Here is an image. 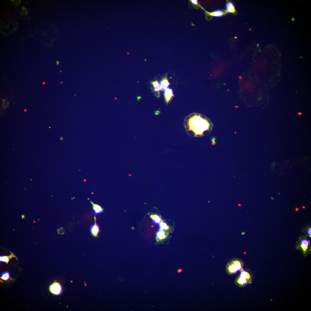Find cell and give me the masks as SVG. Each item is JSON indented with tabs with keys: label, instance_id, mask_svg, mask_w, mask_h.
Masks as SVG:
<instances>
[{
	"label": "cell",
	"instance_id": "obj_23",
	"mask_svg": "<svg viewBox=\"0 0 311 311\" xmlns=\"http://www.w3.org/2000/svg\"><path fill=\"white\" fill-rule=\"evenodd\" d=\"M245 232H242L241 233V235H244V234H245Z\"/></svg>",
	"mask_w": 311,
	"mask_h": 311
},
{
	"label": "cell",
	"instance_id": "obj_10",
	"mask_svg": "<svg viewBox=\"0 0 311 311\" xmlns=\"http://www.w3.org/2000/svg\"><path fill=\"white\" fill-rule=\"evenodd\" d=\"M166 237V236L165 235V233L164 232V230L161 229L159 230L157 232L156 234V239L157 240H163L165 239Z\"/></svg>",
	"mask_w": 311,
	"mask_h": 311
},
{
	"label": "cell",
	"instance_id": "obj_9",
	"mask_svg": "<svg viewBox=\"0 0 311 311\" xmlns=\"http://www.w3.org/2000/svg\"><path fill=\"white\" fill-rule=\"evenodd\" d=\"M161 88L162 91H165V90L169 88V86L170 85L167 77L163 78L160 83Z\"/></svg>",
	"mask_w": 311,
	"mask_h": 311
},
{
	"label": "cell",
	"instance_id": "obj_2",
	"mask_svg": "<svg viewBox=\"0 0 311 311\" xmlns=\"http://www.w3.org/2000/svg\"><path fill=\"white\" fill-rule=\"evenodd\" d=\"M49 290L52 294L55 295L60 294L62 292V288L61 285L58 282H55L50 286Z\"/></svg>",
	"mask_w": 311,
	"mask_h": 311
},
{
	"label": "cell",
	"instance_id": "obj_20",
	"mask_svg": "<svg viewBox=\"0 0 311 311\" xmlns=\"http://www.w3.org/2000/svg\"><path fill=\"white\" fill-rule=\"evenodd\" d=\"M240 280L241 284H245L247 283V281L245 278L241 277H240Z\"/></svg>",
	"mask_w": 311,
	"mask_h": 311
},
{
	"label": "cell",
	"instance_id": "obj_14",
	"mask_svg": "<svg viewBox=\"0 0 311 311\" xmlns=\"http://www.w3.org/2000/svg\"><path fill=\"white\" fill-rule=\"evenodd\" d=\"M189 1L191 4V5L194 6V8H200L202 9V10H204V8L202 7L200 4L198 2V0H190Z\"/></svg>",
	"mask_w": 311,
	"mask_h": 311
},
{
	"label": "cell",
	"instance_id": "obj_5",
	"mask_svg": "<svg viewBox=\"0 0 311 311\" xmlns=\"http://www.w3.org/2000/svg\"><path fill=\"white\" fill-rule=\"evenodd\" d=\"M164 97L165 101L167 104L170 102L174 96L173 91L172 89L168 88L164 91Z\"/></svg>",
	"mask_w": 311,
	"mask_h": 311
},
{
	"label": "cell",
	"instance_id": "obj_17",
	"mask_svg": "<svg viewBox=\"0 0 311 311\" xmlns=\"http://www.w3.org/2000/svg\"><path fill=\"white\" fill-rule=\"evenodd\" d=\"M241 277L245 278V279H249L250 278V276L249 273L245 271H242L240 274Z\"/></svg>",
	"mask_w": 311,
	"mask_h": 311
},
{
	"label": "cell",
	"instance_id": "obj_15",
	"mask_svg": "<svg viewBox=\"0 0 311 311\" xmlns=\"http://www.w3.org/2000/svg\"><path fill=\"white\" fill-rule=\"evenodd\" d=\"M0 279L6 281L8 280L9 279H12V278L10 277L9 273L6 272H4L2 273V275H1Z\"/></svg>",
	"mask_w": 311,
	"mask_h": 311
},
{
	"label": "cell",
	"instance_id": "obj_8",
	"mask_svg": "<svg viewBox=\"0 0 311 311\" xmlns=\"http://www.w3.org/2000/svg\"><path fill=\"white\" fill-rule=\"evenodd\" d=\"M90 202L92 204L93 210L95 215L101 213L104 211V209L99 205L95 204L91 201H90Z\"/></svg>",
	"mask_w": 311,
	"mask_h": 311
},
{
	"label": "cell",
	"instance_id": "obj_4",
	"mask_svg": "<svg viewBox=\"0 0 311 311\" xmlns=\"http://www.w3.org/2000/svg\"><path fill=\"white\" fill-rule=\"evenodd\" d=\"M94 219L95 224L90 227V230L91 234L93 236L95 237H97L100 231L99 226L97 223L96 217L95 216L94 217Z\"/></svg>",
	"mask_w": 311,
	"mask_h": 311
},
{
	"label": "cell",
	"instance_id": "obj_11",
	"mask_svg": "<svg viewBox=\"0 0 311 311\" xmlns=\"http://www.w3.org/2000/svg\"><path fill=\"white\" fill-rule=\"evenodd\" d=\"M309 244V241L306 240H304L301 242V245L300 247L303 249L304 253L306 251Z\"/></svg>",
	"mask_w": 311,
	"mask_h": 311
},
{
	"label": "cell",
	"instance_id": "obj_27",
	"mask_svg": "<svg viewBox=\"0 0 311 311\" xmlns=\"http://www.w3.org/2000/svg\"><path fill=\"white\" fill-rule=\"evenodd\" d=\"M303 208L304 209H305V207H304V206H303Z\"/></svg>",
	"mask_w": 311,
	"mask_h": 311
},
{
	"label": "cell",
	"instance_id": "obj_16",
	"mask_svg": "<svg viewBox=\"0 0 311 311\" xmlns=\"http://www.w3.org/2000/svg\"><path fill=\"white\" fill-rule=\"evenodd\" d=\"M159 227L161 229L163 230H168L169 229L168 226L163 221H162L159 224Z\"/></svg>",
	"mask_w": 311,
	"mask_h": 311
},
{
	"label": "cell",
	"instance_id": "obj_3",
	"mask_svg": "<svg viewBox=\"0 0 311 311\" xmlns=\"http://www.w3.org/2000/svg\"><path fill=\"white\" fill-rule=\"evenodd\" d=\"M204 10L206 16H207L215 17H219L225 15L227 13L225 11H222L219 10H217L213 12H210L206 11L205 9Z\"/></svg>",
	"mask_w": 311,
	"mask_h": 311
},
{
	"label": "cell",
	"instance_id": "obj_26",
	"mask_svg": "<svg viewBox=\"0 0 311 311\" xmlns=\"http://www.w3.org/2000/svg\"><path fill=\"white\" fill-rule=\"evenodd\" d=\"M59 62L58 61H57V65H59Z\"/></svg>",
	"mask_w": 311,
	"mask_h": 311
},
{
	"label": "cell",
	"instance_id": "obj_6",
	"mask_svg": "<svg viewBox=\"0 0 311 311\" xmlns=\"http://www.w3.org/2000/svg\"><path fill=\"white\" fill-rule=\"evenodd\" d=\"M226 12L227 13H231L235 14L236 12V10L232 2L228 1L226 4Z\"/></svg>",
	"mask_w": 311,
	"mask_h": 311
},
{
	"label": "cell",
	"instance_id": "obj_21",
	"mask_svg": "<svg viewBox=\"0 0 311 311\" xmlns=\"http://www.w3.org/2000/svg\"><path fill=\"white\" fill-rule=\"evenodd\" d=\"M311 228H310L309 229H308V234L309 235V236H310V237H311Z\"/></svg>",
	"mask_w": 311,
	"mask_h": 311
},
{
	"label": "cell",
	"instance_id": "obj_7",
	"mask_svg": "<svg viewBox=\"0 0 311 311\" xmlns=\"http://www.w3.org/2000/svg\"><path fill=\"white\" fill-rule=\"evenodd\" d=\"M11 254L9 256H0V261L1 262H6L7 264L10 260L13 258H15L18 260V258L14 253L10 251Z\"/></svg>",
	"mask_w": 311,
	"mask_h": 311
},
{
	"label": "cell",
	"instance_id": "obj_13",
	"mask_svg": "<svg viewBox=\"0 0 311 311\" xmlns=\"http://www.w3.org/2000/svg\"><path fill=\"white\" fill-rule=\"evenodd\" d=\"M150 217L152 219L154 223L156 224H159L162 221L161 219L158 215H151Z\"/></svg>",
	"mask_w": 311,
	"mask_h": 311
},
{
	"label": "cell",
	"instance_id": "obj_12",
	"mask_svg": "<svg viewBox=\"0 0 311 311\" xmlns=\"http://www.w3.org/2000/svg\"><path fill=\"white\" fill-rule=\"evenodd\" d=\"M152 84L153 86L154 91L155 92H159L161 90L160 84L158 83L157 81L152 82Z\"/></svg>",
	"mask_w": 311,
	"mask_h": 311
},
{
	"label": "cell",
	"instance_id": "obj_18",
	"mask_svg": "<svg viewBox=\"0 0 311 311\" xmlns=\"http://www.w3.org/2000/svg\"><path fill=\"white\" fill-rule=\"evenodd\" d=\"M234 264H235V266H236V269L238 270H240L241 268V266L240 263V262L238 261H235Z\"/></svg>",
	"mask_w": 311,
	"mask_h": 311
},
{
	"label": "cell",
	"instance_id": "obj_25",
	"mask_svg": "<svg viewBox=\"0 0 311 311\" xmlns=\"http://www.w3.org/2000/svg\"><path fill=\"white\" fill-rule=\"evenodd\" d=\"M298 210H299V209L298 208H296V211H297Z\"/></svg>",
	"mask_w": 311,
	"mask_h": 311
},
{
	"label": "cell",
	"instance_id": "obj_22",
	"mask_svg": "<svg viewBox=\"0 0 311 311\" xmlns=\"http://www.w3.org/2000/svg\"><path fill=\"white\" fill-rule=\"evenodd\" d=\"M182 269H179L177 271V272L178 273H180L181 272H182Z\"/></svg>",
	"mask_w": 311,
	"mask_h": 311
},
{
	"label": "cell",
	"instance_id": "obj_1",
	"mask_svg": "<svg viewBox=\"0 0 311 311\" xmlns=\"http://www.w3.org/2000/svg\"><path fill=\"white\" fill-rule=\"evenodd\" d=\"M184 125L187 133L191 136H203L205 132L212 128L210 120L197 113H193L185 118Z\"/></svg>",
	"mask_w": 311,
	"mask_h": 311
},
{
	"label": "cell",
	"instance_id": "obj_24",
	"mask_svg": "<svg viewBox=\"0 0 311 311\" xmlns=\"http://www.w3.org/2000/svg\"><path fill=\"white\" fill-rule=\"evenodd\" d=\"M302 114V113H301V112H299V113H298V114L299 115H301Z\"/></svg>",
	"mask_w": 311,
	"mask_h": 311
},
{
	"label": "cell",
	"instance_id": "obj_19",
	"mask_svg": "<svg viewBox=\"0 0 311 311\" xmlns=\"http://www.w3.org/2000/svg\"><path fill=\"white\" fill-rule=\"evenodd\" d=\"M231 272L233 273H235L237 271L235 265H232L231 266Z\"/></svg>",
	"mask_w": 311,
	"mask_h": 311
}]
</instances>
